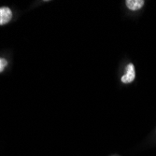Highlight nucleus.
Wrapping results in <instances>:
<instances>
[{
	"mask_svg": "<svg viewBox=\"0 0 156 156\" xmlns=\"http://www.w3.org/2000/svg\"><path fill=\"white\" fill-rule=\"evenodd\" d=\"M125 3L127 8L130 9L131 10H137L142 8L144 5L143 0H127Z\"/></svg>",
	"mask_w": 156,
	"mask_h": 156,
	"instance_id": "nucleus-3",
	"label": "nucleus"
},
{
	"mask_svg": "<svg viewBox=\"0 0 156 156\" xmlns=\"http://www.w3.org/2000/svg\"><path fill=\"white\" fill-rule=\"evenodd\" d=\"M12 18V12L7 7L0 8V25L8 23Z\"/></svg>",
	"mask_w": 156,
	"mask_h": 156,
	"instance_id": "nucleus-2",
	"label": "nucleus"
},
{
	"mask_svg": "<svg viewBox=\"0 0 156 156\" xmlns=\"http://www.w3.org/2000/svg\"><path fill=\"white\" fill-rule=\"evenodd\" d=\"M7 65H8V63H7V61H6L5 59L0 58V72H2V71H3L4 68L7 66Z\"/></svg>",
	"mask_w": 156,
	"mask_h": 156,
	"instance_id": "nucleus-4",
	"label": "nucleus"
},
{
	"mask_svg": "<svg viewBox=\"0 0 156 156\" xmlns=\"http://www.w3.org/2000/svg\"><path fill=\"white\" fill-rule=\"evenodd\" d=\"M136 73H135V67L133 64H129L126 67V74L122 77V81L123 83H130L135 80Z\"/></svg>",
	"mask_w": 156,
	"mask_h": 156,
	"instance_id": "nucleus-1",
	"label": "nucleus"
}]
</instances>
